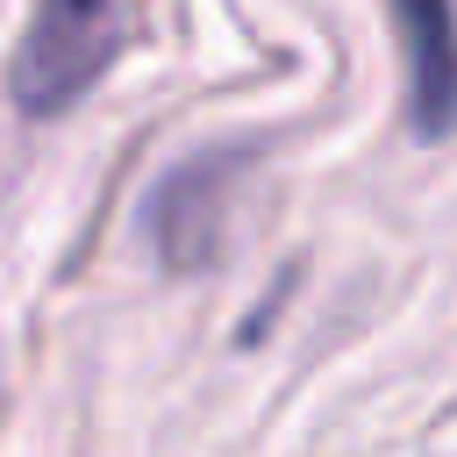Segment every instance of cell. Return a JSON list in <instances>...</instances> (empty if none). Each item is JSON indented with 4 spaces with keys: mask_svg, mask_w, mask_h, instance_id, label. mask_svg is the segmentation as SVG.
I'll return each mask as SVG.
<instances>
[{
    "mask_svg": "<svg viewBox=\"0 0 457 457\" xmlns=\"http://www.w3.org/2000/svg\"><path fill=\"white\" fill-rule=\"evenodd\" d=\"M136 36V0H36V21L14 57V100L21 114H64L79 93L100 86V71Z\"/></svg>",
    "mask_w": 457,
    "mask_h": 457,
    "instance_id": "cell-1",
    "label": "cell"
},
{
    "mask_svg": "<svg viewBox=\"0 0 457 457\" xmlns=\"http://www.w3.org/2000/svg\"><path fill=\"white\" fill-rule=\"evenodd\" d=\"M228 171H236V150H207V157H186L179 171L157 179L143 221H150V243L164 264H207L214 257V228H221V193H228Z\"/></svg>",
    "mask_w": 457,
    "mask_h": 457,
    "instance_id": "cell-2",
    "label": "cell"
},
{
    "mask_svg": "<svg viewBox=\"0 0 457 457\" xmlns=\"http://www.w3.org/2000/svg\"><path fill=\"white\" fill-rule=\"evenodd\" d=\"M393 29L407 50V114L421 136L457 129V7L450 0H393Z\"/></svg>",
    "mask_w": 457,
    "mask_h": 457,
    "instance_id": "cell-3",
    "label": "cell"
}]
</instances>
